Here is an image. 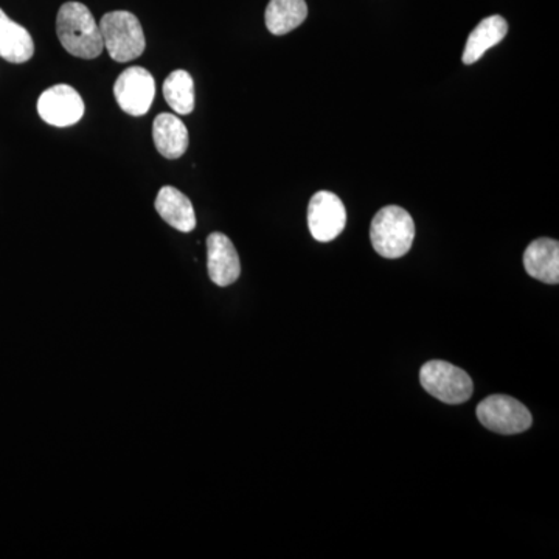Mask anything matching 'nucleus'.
<instances>
[{
  "mask_svg": "<svg viewBox=\"0 0 559 559\" xmlns=\"http://www.w3.org/2000/svg\"><path fill=\"white\" fill-rule=\"evenodd\" d=\"M57 35L70 55L83 60H94L105 49L100 25L84 3L66 2L61 7L57 16Z\"/></svg>",
  "mask_w": 559,
  "mask_h": 559,
  "instance_id": "1",
  "label": "nucleus"
},
{
  "mask_svg": "<svg viewBox=\"0 0 559 559\" xmlns=\"http://www.w3.org/2000/svg\"><path fill=\"white\" fill-rule=\"evenodd\" d=\"M370 238L373 249L384 259L406 255L415 240V223L407 210L399 205L381 209L371 221Z\"/></svg>",
  "mask_w": 559,
  "mask_h": 559,
  "instance_id": "2",
  "label": "nucleus"
},
{
  "mask_svg": "<svg viewBox=\"0 0 559 559\" xmlns=\"http://www.w3.org/2000/svg\"><path fill=\"white\" fill-rule=\"evenodd\" d=\"M100 32L105 49L117 62L138 60L145 51L146 39L142 25L130 11H110L102 17Z\"/></svg>",
  "mask_w": 559,
  "mask_h": 559,
  "instance_id": "3",
  "label": "nucleus"
},
{
  "mask_svg": "<svg viewBox=\"0 0 559 559\" xmlns=\"http://www.w3.org/2000/svg\"><path fill=\"white\" fill-rule=\"evenodd\" d=\"M419 382L429 395L447 404H462L473 396L469 374L444 360H430L419 370Z\"/></svg>",
  "mask_w": 559,
  "mask_h": 559,
  "instance_id": "4",
  "label": "nucleus"
},
{
  "mask_svg": "<svg viewBox=\"0 0 559 559\" xmlns=\"http://www.w3.org/2000/svg\"><path fill=\"white\" fill-rule=\"evenodd\" d=\"M477 418L485 428L502 436L522 433L532 426V414L521 401L507 395H491L477 406Z\"/></svg>",
  "mask_w": 559,
  "mask_h": 559,
  "instance_id": "5",
  "label": "nucleus"
},
{
  "mask_svg": "<svg viewBox=\"0 0 559 559\" xmlns=\"http://www.w3.org/2000/svg\"><path fill=\"white\" fill-rule=\"evenodd\" d=\"M114 97L128 116H145L156 97V81L148 70L139 66L127 69L114 84Z\"/></svg>",
  "mask_w": 559,
  "mask_h": 559,
  "instance_id": "6",
  "label": "nucleus"
},
{
  "mask_svg": "<svg viewBox=\"0 0 559 559\" xmlns=\"http://www.w3.org/2000/svg\"><path fill=\"white\" fill-rule=\"evenodd\" d=\"M347 224V210L337 194L319 191L308 205V227L319 242L336 240Z\"/></svg>",
  "mask_w": 559,
  "mask_h": 559,
  "instance_id": "7",
  "label": "nucleus"
},
{
  "mask_svg": "<svg viewBox=\"0 0 559 559\" xmlns=\"http://www.w3.org/2000/svg\"><path fill=\"white\" fill-rule=\"evenodd\" d=\"M38 114L51 127H72L83 119L84 102L69 84H57L40 94Z\"/></svg>",
  "mask_w": 559,
  "mask_h": 559,
  "instance_id": "8",
  "label": "nucleus"
},
{
  "mask_svg": "<svg viewBox=\"0 0 559 559\" xmlns=\"http://www.w3.org/2000/svg\"><path fill=\"white\" fill-rule=\"evenodd\" d=\"M207 270L210 280L221 288L234 285L241 274L240 257L229 237L219 231L207 238Z\"/></svg>",
  "mask_w": 559,
  "mask_h": 559,
  "instance_id": "9",
  "label": "nucleus"
},
{
  "mask_svg": "<svg viewBox=\"0 0 559 559\" xmlns=\"http://www.w3.org/2000/svg\"><path fill=\"white\" fill-rule=\"evenodd\" d=\"M524 267L530 277L558 285L559 283V242L550 238H539L525 249Z\"/></svg>",
  "mask_w": 559,
  "mask_h": 559,
  "instance_id": "10",
  "label": "nucleus"
},
{
  "mask_svg": "<svg viewBox=\"0 0 559 559\" xmlns=\"http://www.w3.org/2000/svg\"><path fill=\"white\" fill-rule=\"evenodd\" d=\"M153 140L165 159H179L189 148V131L175 114H159L153 124Z\"/></svg>",
  "mask_w": 559,
  "mask_h": 559,
  "instance_id": "11",
  "label": "nucleus"
},
{
  "mask_svg": "<svg viewBox=\"0 0 559 559\" xmlns=\"http://www.w3.org/2000/svg\"><path fill=\"white\" fill-rule=\"evenodd\" d=\"M154 207H156L160 218L170 224L173 229L189 234L197 227L193 204L182 191L175 189V187H162Z\"/></svg>",
  "mask_w": 559,
  "mask_h": 559,
  "instance_id": "12",
  "label": "nucleus"
},
{
  "mask_svg": "<svg viewBox=\"0 0 559 559\" xmlns=\"http://www.w3.org/2000/svg\"><path fill=\"white\" fill-rule=\"evenodd\" d=\"M35 53V43L27 28L11 21L5 11L0 9V58L22 64L31 61Z\"/></svg>",
  "mask_w": 559,
  "mask_h": 559,
  "instance_id": "13",
  "label": "nucleus"
},
{
  "mask_svg": "<svg viewBox=\"0 0 559 559\" xmlns=\"http://www.w3.org/2000/svg\"><path fill=\"white\" fill-rule=\"evenodd\" d=\"M509 33V24L499 14L485 17L484 21L471 32L466 40L465 50H463L462 61L466 66L474 64L484 57L491 47L498 46L500 40L506 38Z\"/></svg>",
  "mask_w": 559,
  "mask_h": 559,
  "instance_id": "14",
  "label": "nucleus"
},
{
  "mask_svg": "<svg viewBox=\"0 0 559 559\" xmlns=\"http://www.w3.org/2000/svg\"><path fill=\"white\" fill-rule=\"evenodd\" d=\"M308 16L305 0H271L266 9V27L275 36L296 31Z\"/></svg>",
  "mask_w": 559,
  "mask_h": 559,
  "instance_id": "15",
  "label": "nucleus"
},
{
  "mask_svg": "<svg viewBox=\"0 0 559 559\" xmlns=\"http://www.w3.org/2000/svg\"><path fill=\"white\" fill-rule=\"evenodd\" d=\"M164 97L179 116H189L194 109V83L187 70H175L164 83Z\"/></svg>",
  "mask_w": 559,
  "mask_h": 559,
  "instance_id": "16",
  "label": "nucleus"
}]
</instances>
